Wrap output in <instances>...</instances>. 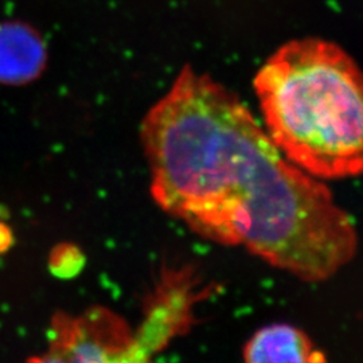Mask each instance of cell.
Returning a JSON list of instances; mask_svg holds the SVG:
<instances>
[{"label":"cell","mask_w":363,"mask_h":363,"mask_svg":"<svg viewBox=\"0 0 363 363\" xmlns=\"http://www.w3.org/2000/svg\"><path fill=\"white\" fill-rule=\"evenodd\" d=\"M157 206L308 283L355 257L358 233L325 183L288 160L234 93L186 66L140 130Z\"/></svg>","instance_id":"obj_1"},{"label":"cell","mask_w":363,"mask_h":363,"mask_svg":"<svg viewBox=\"0 0 363 363\" xmlns=\"http://www.w3.org/2000/svg\"><path fill=\"white\" fill-rule=\"evenodd\" d=\"M253 86L273 143L318 179L363 174V70L323 39L283 45Z\"/></svg>","instance_id":"obj_2"},{"label":"cell","mask_w":363,"mask_h":363,"mask_svg":"<svg viewBox=\"0 0 363 363\" xmlns=\"http://www.w3.org/2000/svg\"><path fill=\"white\" fill-rule=\"evenodd\" d=\"M50 362H123L135 361L138 345L130 327L116 313L93 308L73 318L58 313L52 320Z\"/></svg>","instance_id":"obj_3"},{"label":"cell","mask_w":363,"mask_h":363,"mask_svg":"<svg viewBox=\"0 0 363 363\" xmlns=\"http://www.w3.org/2000/svg\"><path fill=\"white\" fill-rule=\"evenodd\" d=\"M242 358L250 363H323L319 350L303 330L291 325H265L256 331L242 349Z\"/></svg>","instance_id":"obj_4"},{"label":"cell","mask_w":363,"mask_h":363,"mask_svg":"<svg viewBox=\"0 0 363 363\" xmlns=\"http://www.w3.org/2000/svg\"><path fill=\"white\" fill-rule=\"evenodd\" d=\"M46 65V48L38 33L16 22L0 25V84L34 81Z\"/></svg>","instance_id":"obj_5"},{"label":"cell","mask_w":363,"mask_h":363,"mask_svg":"<svg viewBox=\"0 0 363 363\" xmlns=\"http://www.w3.org/2000/svg\"><path fill=\"white\" fill-rule=\"evenodd\" d=\"M52 269L58 276H73L81 268V253L74 247H60L52 256Z\"/></svg>","instance_id":"obj_6"},{"label":"cell","mask_w":363,"mask_h":363,"mask_svg":"<svg viewBox=\"0 0 363 363\" xmlns=\"http://www.w3.org/2000/svg\"><path fill=\"white\" fill-rule=\"evenodd\" d=\"M11 244H13L11 230L6 225L0 223V252L7 250Z\"/></svg>","instance_id":"obj_7"}]
</instances>
